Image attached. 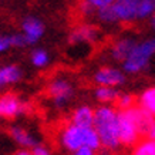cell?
<instances>
[{
	"instance_id": "6da1fadb",
	"label": "cell",
	"mask_w": 155,
	"mask_h": 155,
	"mask_svg": "<svg viewBox=\"0 0 155 155\" xmlns=\"http://www.w3.org/2000/svg\"><path fill=\"white\" fill-rule=\"evenodd\" d=\"M94 130L101 140V147L108 152L121 148L120 140V111L114 105H100L94 113Z\"/></svg>"
},
{
	"instance_id": "7a4b0ae2",
	"label": "cell",
	"mask_w": 155,
	"mask_h": 155,
	"mask_svg": "<svg viewBox=\"0 0 155 155\" xmlns=\"http://www.w3.org/2000/svg\"><path fill=\"white\" fill-rule=\"evenodd\" d=\"M57 140L61 148L71 154L80 148H90L93 151L101 148V140L94 127H77L70 121L60 128Z\"/></svg>"
},
{
	"instance_id": "3957f363",
	"label": "cell",
	"mask_w": 155,
	"mask_h": 155,
	"mask_svg": "<svg viewBox=\"0 0 155 155\" xmlns=\"http://www.w3.org/2000/svg\"><path fill=\"white\" fill-rule=\"evenodd\" d=\"M155 56V37L138 40L127 60L121 64L125 74H140L148 68L152 57Z\"/></svg>"
},
{
	"instance_id": "277c9868",
	"label": "cell",
	"mask_w": 155,
	"mask_h": 155,
	"mask_svg": "<svg viewBox=\"0 0 155 155\" xmlns=\"http://www.w3.org/2000/svg\"><path fill=\"white\" fill-rule=\"evenodd\" d=\"M46 94L56 108L67 107L75 94L74 84L66 75H57L48 81L46 87Z\"/></svg>"
},
{
	"instance_id": "5b68a950",
	"label": "cell",
	"mask_w": 155,
	"mask_h": 155,
	"mask_svg": "<svg viewBox=\"0 0 155 155\" xmlns=\"http://www.w3.org/2000/svg\"><path fill=\"white\" fill-rule=\"evenodd\" d=\"M141 138L142 137L141 132H140V128H138L134 107L130 108V110L120 111V140H121V145L132 148Z\"/></svg>"
},
{
	"instance_id": "8992f818",
	"label": "cell",
	"mask_w": 155,
	"mask_h": 155,
	"mask_svg": "<svg viewBox=\"0 0 155 155\" xmlns=\"http://www.w3.org/2000/svg\"><path fill=\"white\" fill-rule=\"evenodd\" d=\"M30 104L14 93L0 95V120H13L30 113Z\"/></svg>"
},
{
	"instance_id": "52a82bcc",
	"label": "cell",
	"mask_w": 155,
	"mask_h": 155,
	"mask_svg": "<svg viewBox=\"0 0 155 155\" xmlns=\"http://www.w3.org/2000/svg\"><path fill=\"white\" fill-rule=\"evenodd\" d=\"M127 80V74L122 68L115 66H101L93 74V83L95 87H114L118 88Z\"/></svg>"
},
{
	"instance_id": "ba28073f",
	"label": "cell",
	"mask_w": 155,
	"mask_h": 155,
	"mask_svg": "<svg viewBox=\"0 0 155 155\" xmlns=\"http://www.w3.org/2000/svg\"><path fill=\"white\" fill-rule=\"evenodd\" d=\"M101 31L100 27L93 23H83L75 26L71 30L70 36H68V43L71 46H80V44H95L100 40Z\"/></svg>"
},
{
	"instance_id": "9c48e42d",
	"label": "cell",
	"mask_w": 155,
	"mask_h": 155,
	"mask_svg": "<svg viewBox=\"0 0 155 155\" xmlns=\"http://www.w3.org/2000/svg\"><path fill=\"white\" fill-rule=\"evenodd\" d=\"M140 0H115L111 7L118 24H132L138 21Z\"/></svg>"
},
{
	"instance_id": "30bf717a",
	"label": "cell",
	"mask_w": 155,
	"mask_h": 155,
	"mask_svg": "<svg viewBox=\"0 0 155 155\" xmlns=\"http://www.w3.org/2000/svg\"><path fill=\"white\" fill-rule=\"evenodd\" d=\"M21 33L27 40L28 46H34L44 37L46 26L40 19L34 16H28L21 20Z\"/></svg>"
},
{
	"instance_id": "8fae6325",
	"label": "cell",
	"mask_w": 155,
	"mask_h": 155,
	"mask_svg": "<svg viewBox=\"0 0 155 155\" xmlns=\"http://www.w3.org/2000/svg\"><path fill=\"white\" fill-rule=\"evenodd\" d=\"M137 38H134L132 36H120L118 38H115L111 46H110V57L111 60L115 63L122 64L124 61L127 60V57L130 56V53L132 51L134 46L137 44Z\"/></svg>"
},
{
	"instance_id": "7c38bea8",
	"label": "cell",
	"mask_w": 155,
	"mask_h": 155,
	"mask_svg": "<svg viewBox=\"0 0 155 155\" xmlns=\"http://www.w3.org/2000/svg\"><path fill=\"white\" fill-rule=\"evenodd\" d=\"M94 113L95 108H93L88 104H81L78 107H75L70 114V120L68 121L71 124H74L77 127H93L94 124Z\"/></svg>"
},
{
	"instance_id": "4fadbf2b",
	"label": "cell",
	"mask_w": 155,
	"mask_h": 155,
	"mask_svg": "<svg viewBox=\"0 0 155 155\" xmlns=\"http://www.w3.org/2000/svg\"><path fill=\"white\" fill-rule=\"evenodd\" d=\"M9 134L12 137V140H13L16 144L21 148H26V150H31L34 147L40 144L38 140L36 138V135H33L31 132L26 130L24 127H20V125H14L9 130Z\"/></svg>"
},
{
	"instance_id": "5bb4252c",
	"label": "cell",
	"mask_w": 155,
	"mask_h": 155,
	"mask_svg": "<svg viewBox=\"0 0 155 155\" xmlns=\"http://www.w3.org/2000/svg\"><path fill=\"white\" fill-rule=\"evenodd\" d=\"M23 78V71L17 64H6L0 67V90L17 84Z\"/></svg>"
},
{
	"instance_id": "9a60e30c",
	"label": "cell",
	"mask_w": 155,
	"mask_h": 155,
	"mask_svg": "<svg viewBox=\"0 0 155 155\" xmlns=\"http://www.w3.org/2000/svg\"><path fill=\"white\" fill-rule=\"evenodd\" d=\"M94 98L101 105H113L117 101L120 91L114 87H95L94 88Z\"/></svg>"
},
{
	"instance_id": "2e32d148",
	"label": "cell",
	"mask_w": 155,
	"mask_h": 155,
	"mask_svg": "<svg viewBox=\"0 0 155 155\" xmlns=\"http://www.w3.org/2000/svg\"><path fill=\"white\" fill-rule=\"evenodd\" d=\"M137 105L155 117V85L148 87L142 91L137 100Z\"/></svg>"
},
{
	"instance_id": "e0dca14e",
	"label": "cell",
	"mask_w": 155,
	"mask_h": 155,
	"mask_svg": "<svg viewBox=\"0 0 155 155\" xmlns=\"http://www.w3.org/2000/svg\"><path fill=\"white\" fill-rule=\"evenodd\" d=\"M131 155H155V140L142 138L132 147Z\"/></svg>"
},
{
	"instance_id": "ac0fdd59",
	"label": "cell",
	"mask_w": 155,
	"mask_h": 155,
	"mask_svg": "<svg viewBox=\"0 0 155 155\" xmlns=\"http://www.w3.org/2000/svg\"><path fill=\"white\" fill-rule=\"evenodd\" d=\"M30 61L36 68H44L50 64V54L44 48H34L30 54Z\"/></svg>"
},
{
	"instance_id": "d6986e66",
	"label": "cell",
	"mask_w": 155,
	"mask_h": 155,
	"mask_svg": "<svg viewBox=\"0 0 155 155\" xmlns=\"http://www.w3.org/2000/svg\"><path fill=\"white\" fill-rule=\"evenodd\" d=\"M155 14V0H140L138 5V21L151 20Z\"/></svg>"
},
{
	"instance_id": "ffe728a7",
	"label": "cell",
	"mask_w": 155,
	"mask_h": 155,
	"mask_svg": "<svg viewBox=\"0 0 155 155\" xmlns=\"http://www.w3.org/2000/svg\"><path fill=\"white\" fill-rule=\"evenodd\" d=\"M95 19L98 20V23L105 24V26H114L118 24L117 17L113 12V7H105V9H100L95 12Z\"/></svg>"
},
{
	"instance_id": "44dd1931",
	"label": "cell",
	"mask_w": 155,
	"mask_h": 155,
	"mask_svg": "<svg viewBox=\"0 0 155 155\" xmlns=\"http://www.w3.org/2000/svg\"><path fill=\"white\" fill-rule=\"evenodd\" d=\"M137 100L135 97L130 93H120L117 101H115V108L120 110V111H124V110H130V108L135 107Z\"/></svg>"
},
{
	"instance_id": "7402d4cb",
	"label": "cell",
	"mask_w": 155,
	"mask_h": 155,
	"mask_svg": "<svg viewBox=\"0 0 155 155\" xmlns=\"http://www.w3.org/2000/svg\"><path fill=\"white\" fill-rule=\"evenodd\" d=\"M10 38H12V46H13V48H24L28 46L27 40H26V37L23 36L21 31H20V33L10 34Z\"/></svg>"
},
{
	"instance_id": "603a6c76",
	"label": "cell",
	"mask_w": 155,
	"mask_h": 155,
	"mask_svg": "<svg viewBox=\"0 0 155 155\" xmlns=\"http://www.w3.org/2000/svg\"><path fill=\"white\" fill-rule=\"evenodd\" d=\"M81 2H84L87 3L88 6H91L93 9L97 12L100 9H105V7H110V6L113 5L115 0H81Z\"/></svg>"
},
{
	"instance_id": "cb8c5ba5",
	"label": "cell",
	"mask_w": 155,
	"mask_h": 155,
	"mask_svg": "<svg viewBox=\"0 0 155 155\" xmlns=\"http://www.w3.org/2000/svg\"><path fill=\"white\" fill-rule=\"evenodd\" d=\"M10 48H13L10 34H0V54L9 51Z\"/></svg>"
},
{
	"instance_id": "d4e9b609",
	"label": "cell",
	"mask_w": 155,
	"mask_h": 155,
	"mask_svg": "<svg viewBox=\"0 0 155 155\" xmlns=\"http://www.w3.org/2000/svg\"><path fill=\"white\" fill-rule=\"evenodd\" d=\"M31 152H33V155H51V150L41 142L37 144L34 148H31Z\"/></svg>"
},
{
	"instance_id": "484cf974",
	"label": "cell",
	"mask_w": 155,
	"mask_h": 155,
	"mask_svg": "<svg viewBox=\"0 0 155 155\" xmlns=\"http://www.w3.org/2000/svg\"><path fill=\"white\" fill-rule=\"evenodd\" d=\"M71 155H97V154H95V151L90 150V148H80L75 152H73Z\"/></svg>"
},
{
	"instance_id": "4316f807",
	"label": "cell",
	"mask_w": 155,
	"mask_h": 155,
	"mask_svg": "<svg viewBox=\"0 0 155 155\" xmlns=\"http://www.w3.org/2000/svg\"><path fill=\"white\" fill-rule=\"evenodd\" d=\"M14 155H33L31 150H26V148H20L19 151H16Z\"/></svg>"
},
{
	"instance_id": "83f0119b",
	"label": "cell",
	"mask_w": 155,
	"mask_h": 155,
	"mask_svg": "<svg viewBox=\"0 0 155 155\" xmlns=\"http://www.w3.org/2000/svg\"><path fill=\"white\" fill-rule=\"evenodd\" d=\"M147 138H151V140H155V122L152 124V127L150 128V131H148V135Z\"/></svg>"
},
{
	"instance_id": "f1b7e54d",
	"label": "cell",
	"mask_w": 155,
	"mask_h": 155,
	"mask_svg": "<svg viewBox=\"0 0 155 155\" xmlns=\"http://www.w3.org/2000/svg\"><path fill=\"white\" fill-rule=\"evenodd\" d=\"M150 26H151V28L155 31V14L151 17V20H150Z\"/></svg>"
}]
</instances>
